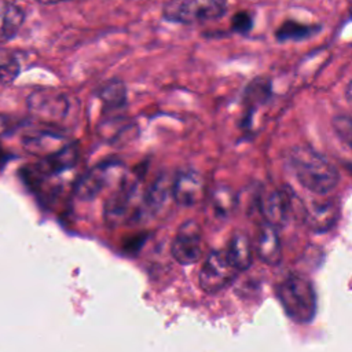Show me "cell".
Here are the masks:
<instances>
[{
    "label": "cell",
    "mask_w": 352,
    "mask_h": 352,
    "mask_svg": "<svg viewBox=\"0 0 352 352\" xmlns=\"http://www.w3.org/2000/svg\"><path fill=\"white\" fill-rule=\"evenodd\" d=\"M287 164L297 182L316 195L331 192L340 182L333 162L309 146H294L287 154Z\"/></svg>",
    "instance_id": "6da1fadb"
},
{
    "label": "cell",
    "mask_w": 352,
    "mask_h": 352,
    "mask_svg": "<svg viewBox=\"0 0 352 352\" xmlns=\"http://www.w3.org/2000/svg\"><path fill=\"white\" fill-rule=\"evenodd\" d=\"M278 298L286 315L297 323H308L316 312V294L308 278L300 274L286 275L276 286Z\"/></svg>",
    "instance_id": "7a4b0ae2"
},
{
    "label": "cell",
    "mask_w": 352,
    "mask_h": 352,
    "mask_svg": "<svg viewBox=\"0 0 352 352\" xmlns=\"http://www.w3.org/2000/svg\"><path fill=\"white\" fill-rule=\"evenodd\" d=\"M227 11L224 1L216 0H188L169 1L162 8L165 19L175 23H201L221 18Z\"/></svg>",
    "instance_id": "3957f363"
},
{
    "label": "cell",
    "mask_w": 352,
    "mask_h": 352,
    "mask_svg": "<svg viewBox=\"0 0 352 352\" xmlns=\"http://www.w3.org/2000/svg\"><path fill=\"white\" fill-rule=\"evenodd\" d=\"M238 271L230 263L226 252L213 250L210 252L198 275L199 286L206 293H217L231 285L236 278Z\"/></svg>",
    "instance_id": "277c9868"
},
{
    "label": "cell",
    "mask_w": 352,
    "mask_h": 352,
    "mask_svg": "<svg viewBox=\"0 0 352 352\" xmlns=\"http://www.w3.org/2000/svg\"><path fill=\"white\" fill-rule=\"evenodd\" d=\"M172 257L182 265H191L202 257V231L199 224L190 219L184 221L173 238Z\"/></svg>",
    "instance_id": "5b68a950"
},
{
    "label": "cell",
    "mask_w": 352,
    "mask_h": 352,
    "mask_svg": "<svg viewBox=\"0 0 352 352\" xmlns=\"http://www.w3.org/2000/svg\"><path fill=\"white\" fill-rule=\"evenodd\" d=\"M292 208V195L285 188L271 187L260 194L258 209L265 224H270L276 230L289 221Z\"/></svg>",
    "instance_id": "8992f818"
},
{
    "label": "cell",
    "mask_w": 352,
    "mask_h": 352,
    "mask_svg": "<svg viewBox=\"0 0 352 352\" xmlns=\"http://www.w3.org/2000/svg\"><path fill=\"white\" fill-rule=\"evenodd\" d=\"M122 165V162L113 160L95 165L77 182L74 188L76 195L80 199H94L104 188V186L110 183L113 176L124 168Z\"/></svg>",
    "instance_id": "52a82bcc"
},
{
    "label": "cell",
    "mask_w": 352,
    "mask_h": 352,
    "mask_svg": "<svg viewBox=\"0 0 352 352\" xmlns=\"http://www.w3.org/2000/svg\"><path fill=\"white\" fill-rule=\"evenodd\" d=\"M29 110L45 122L62 120L67 113V98L55 89H40L28 99Z\"/></svg>",
    "instance_id": "ba28073f"
},
{
    "label": "cell",
    "mask_w": 352,
    "mask_h": 352,
    "mask_svg": "<svg viewBox=\"0 0 352 352\" xmlns=\"http://www.w3.org/2000/svg\"><path fill=\"white\" fill-rule=\"evenodd\" d=\"M138 197V183L124 179L120 188L111 195L104 208V217L110 226H118L131 216H139L133 206Z\"/></svg>",
    "instance_id": "9c48e42d"
},
{
    "label": "cell",
    "mask_w": 352,
    "mask_h": 352,
    "mask_svg": "<svg viewBox=\"0 0 352 352\" xmlns=\"http://www.w3.org/2000/svg\"><path fill=\"white\" fill-rule=\"evenodd\" d=\"M172 195L180 206H194L199 204L205 195V182L195 169H183L176 173L172 184Z\"/></svg>",
    "instance_id": "30bf717a"
},
{
    "label": "cell",
    "mask_w": 352,
    "mask_h": 352,
    "mask_svg": "<svg viewBox=\"0 0 352 352\" xmlns=\"http://www.w3.org/2000/svg\"><path fill=\"white\" fill-rule=\"evenodd\" d=\"M338 212V205L331 199L314 202L305 209V223L312 231L323 232L336 224Z\"/></svg>",
    "instance_id": "8fae6325"
},
{
    "label": "cell",
    "mask_w": 352,
    "mask_h": 352,
    "mask_svg": "<svg viewBox=\"0 0 352 352\" xmlns=\"http://www.w3.org/2000/svg\"><path fill=\"white\" fill-rule=\"evenodd\" d=\"M254 249L261 261L268 265H278L282 260V246L276 228L270 224H263L260 227Z\"/></svg>",
    "instance_id": "7c38bea8"
},
{
    "label": "cell",
    "mask_w": 352,
    "mask_h": 352,
    "mask_svg": "<svg viewBox=\"0 0 352 352\" xmlns=\"http://www.w3.org/2000/svg\"><path fill=\"white\" fill-rule=\"evenodd\" d=\"M63 140V136L58 135L52 131H34L32 133H26L22 138L23 147L36 155L47 157L48 154L59 150L66 143H60Z\"/></svg>",
    "instance_id": "4fadbf2b"
},
{
    "label": "cell",
    "mask_w": 352,
    "mask_h": 352,
    "mask_svg": "<svg viewBox=\"0 0 352 352\" xmlns=\"http://www.w3.org/2000/svg\"><path fill=\"white\" fill-rule=\"evenodd\" d=\"M226 254L238 272L248 270L253 263V246L249 236L239 231L234 232Z\"/></svg>",
    "instance_id": "5bb4252c"
},
{
    "label": "cell",
    "mask_w": 352,
    "mask_h": 352,
    "mask_svg": "<svg viewBox=\"0 0 352 352\" xmlns=\"http://www.w3.org/2000/svg\"><path fill=\"white\" fill-rule=\"evenodd\" d=\"M172 184L173 179L168 173L160 175L154 183L148 187L146 197H144V205L151 212H161L164 210L169 201L173 198L172 195Z\"/></svg>",
    "instance_id": "9a60e30c"
},
{
    "label": "cell",
    "mask_w": 352,
    "mask_h": 352,
    "mask_svg": "<svg viewBox=\"0 0 352 352\" xmlns=\"http://www.w3.org/2000/svg\"><path fill=\"white\" fill-rule=\"evenodd\" d=\"M25 19L23 10L14 4L0 3V43L11 40L21 29Z\"/></svg>",
    "instance_id": "2e32d148"
},
{
    "label": "cell",
    "mask_w": 352,
    "mask_h": 352,
    "mask_svg": "<svg viewBox=\"0 0 352 352\" xmlns=\"http://www.w3.org/2000/svg\"><path fill=\"white\" fill-rule=\"evenodd\" d=\"M319 30V26L300 23L297 21H285L275 32V37L280 43L307 40Z\"/></svg>",
    "instance_id": "e0dca14e"
},
{
    "label": "cell",
    "mask_w": 352,
    "mask_h": 352,
    "mask_svg": "<svg viewBox=\"0 0 352 352\" xmlns=\"http://www.w3.org/2000/svg\"><path fill=\"white\" fill-rule=\"evenodd\" d=\"M99 98L102 99L106 109L116 110L125 104L126 91L125 85L120 80H111L99 89Z\"/></svg>",
    "instance_id": "ac0fdd59"
},
{
    "label": "cell",
    "mask_w": 352,
    "mask_h": 352,
    "mask_svg": "<svg viewBox=\"0 0 352 352\" xmlns=\"http://www.w3.org/2000/svg\"><path fill=\"white\" fill-rule=\"evenodd\" d=\"M21 70L18 58L7 48L0 47V85L12 82Z\"/></svg>",
    "instance_id": "d6986e66"
},
{
    "label": "cell",
    "mask_w": 352,
    "mask_h": 352,
    "mask_svg": "<svg viewBox=\"0 0 352 352\" xmlns=\"http://www.w3.org/2000/svg\"><path fill=\"white\" fill-rule=\"evenodd\" d=\"M235 202V195L227 186H217L212 191V205L216 213L221 217H226L232 212Z\"/></svg>",
    "instance_id": "ffe728a7"
},
{
    "label": "cell",
    "mask_w": 352,
    "mask_h": 352,
    "mask_svg": "<svg viewBox=\"0 0 352 352\" xmlns=\"http://www.w3.org/2000/svg\"><path fill=\"white\" fill-rule=\"evenodd\" d=\"M333 128L336 133L352 148V117L337 116L333 118Z\"/></svg>",
    "instance_id": "44dd1931"
},
{
    "label": "cell",
    "mask_w": 352,
    "mask_h": 352,
    "mask_svg": "<svg viewBox=\"0 0 352 352\" xmlns=\"http://www.w3.org/2000/svg\"><path fill=\"white\" fill-rule=\"evenodd\" d=\"M252 26H253V18H252V14L248 11H239L231 19V29L239 34H245L250 32Z\"/></svg>",
    "instance_id": "7402d4cb"
},
{
    "label": "cell",
    "mask_w": 352,
    "mask_h": 352,
    "mask_svg": "<svg viewBox=\"0 0 352 352\" xmlns=\"http://www.w3.org/2000/svg\"><path fill=\"white\" fill-rule=\"evenodd\" d=\"M345 98H346V102L352 110V80L349 81V84L346 85V89H345Z\"/></svg>",
    "instance_id": "603a6c76"
},
{
    "label": "cell",
    "mask_w": 352,
    "mask_h": 352,
    "mask_svg": "<svg viewBox=\"0 0 352 352\" xmlns=\"http://www.w3.org/2000/svg\"><path fill=\"white\" fill-rule=\"evenodd\" d=\"M349 12H351V14H352V3H351V4H349Z\"/></svg>",
    "instance_id": "cb8c5ba5"
},
{
    "label": "cell",
    "mask_w": 352,
    "mask_h": 352,
    "mask_svg": "<svg viewBox=\"0 0 352 352\" xmlns=\"http://www.w3.org/2000/svg\"><path fill=\"white\" fill-rule=\"evenodd\" d=\"M1 157H3V154H1V148H0V162H1Z\"/></svg>",
    "instance_id": "d4e9b609"
}]
</instances>
